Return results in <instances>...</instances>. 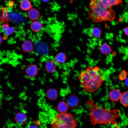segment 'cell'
I'll use <instances>...</instances> for the list:
<instances>
[{
    "mask_svg": "<svg viewBox=\"0 0 128 128\" xmlns=\"http://www.w3.org/2000/svg\"><path fill=\"white\" fill-rule=\"evenodd\" d=\"M90 107L89 119L92 125L111 124L118 128L117 118L121 117L118 109L109 110L102 107L95 103L93 100L86 102Z\"/></svg>",
    "mask_w": 128,
    "mask_h": 128,
    "instance_id": "obj_1",
    "label": "cell"
},
{
    "mask_svg": "<svg viewBox=\"0 0 128 128\" xmlns=\"http://www.w3.org/2000/svg\"><path fill=\"white\" fill-rule=\"evenodd\" d=\"M78 78L83 89L91 93L97 90L104 81L103 76L97 67H89L85 69L80 74Z\"/></svg>",
    "mask_w": 128,
    "mask_h": 128,
    "instance_id": "obj_2",
    "label": "cell"
},
{
    "mask_svg": "<svg viewBox=\"0 0 128 128\" xmlns=\"http://www.w3.org/2000/svg\"><path fill=\"white\" fill-rule=\"evenodd\" d=\"M88 14L90 18L95 22L112 21L116 17L115 13L112 7L106 5L101 0H91Z\"/></svg>",
    "mask_w": 128,
    "mask_h": 128,
    "instance_id": "obj_3",
    "label": "cell"
},
{
    "mask_svg": "<svg viewBox=\"0 0 128 128\" xmlns=\"http://www.w3.org/2000/svg\"><path fill=\"white\" fill-rule=\"evenodd\" d=\"M78 125L74 117L70 113H60L53 119L51 127L53 128H74Z\"/></svg>",
    "mask_w": 128,
    "mask_h": 128,
    "instance_id": "obj_4",
    "label": "cell"
},
{
    "mask_svg": "<svg viewBox=\"0 0 128 128\" xmlns=\"http://www.w3.org/2000/svg\"><path fill=\"white\" fill-rule=\"evenodd\" d=\"M35 47L36 51L40 54L46 55L48 53V49L47 46L42 42H36L35 44Z\"/></svg>",
    "mask_w": 128,
    "mask_h": 128,
    "instance_id": "obj_5",
    "label": "cell"
},
{
    "mask_svg": "<svg viewBox=\"0 0 128 128\" xmlns=\"http://www.w3.org/2000/svg\"><path fill=\"white\" fill-rule=\"evenodd\" d=\"M4 36L3 39L6 40L8 36L12 34L14 31V29L13 27H9L8 24H4L2 27Z\"/></svg>",
    "mask_w": 128,
    "mask_h": 128,
    "instance_id": "obj_6",
    "label": "cell"
},
{
    "mask_svg": "<svg viewBox=\"0 0 128 128\" xmlns=\"http://www.w3.org/2000/svg\"><path fill=\"white\" fill-rule=\"evenodd\" d=\"M122 94L119 90L114 89L110 91L109 96L110 99L113 101H117L119 100Z\"/></svg>",
    "mask_w": 128,
    "mask_h": 128,
    "instance_id": "obj_7",
    "label": "cell"
},
{
    "mask_svg": "<svg viewBox=\"0 0 128 128\" xmlns=\"http://www.w3.org/2000/svg\"><path fill=\"white\" fill-rule=\"evenodd\" d=\"M67 103L69 106L73 109L76 108L79 104L78 98L74 95H72L69 97Z\"/></svg>",
    "mask_w": 128,
    "mask_h": 128,
    "instance_id": "obj_8",
    "label": "cell"
},
{
    "mask_svg": "<svg viewBox=\"0 0 128 128\" xmlns=\"http://www.w3.org/2000/svg\"><path fill=\"white\" fill-rule=\"evenodd\" d=\"M15 119V121L18 124L23 125L26 122L27 117L26 115L23 113L19 112L16 114Z\"/></svg>",
    "mask_w": 128,
    "mask_h": 128,
    "instance_id": "obj_9",
    "label": "cell"
},
{
    "mask_svg": "<svg viewBox=\"0 0 128 128\" xmlns=\"http://www.w3.org/2000/svg\"><path fill=\"white\" fill-rule=\"evenodd\" d=\"M27 15L29 18L33 21L37 20L39 18L40 13L37 9L34 8H31L28 10Z\"/></svg>",
    "mask_w": 128,
    "mask_h": 128,
    "instance_id": "obj_10",
    "label": "cell"
},
{
    "mask_svg": "<svg viewBox=\"0 0 128 128\" xmlns=\"http://www.w3.org/2000/svg\"><path fill=\"white\" fill-rule=\"evenodd\" d=\"M46 94L47 98L49 100L52 101L56 100L58 96L57 91L54 88L49 89L47 92Z\"/></svg>",
    "mask_w": 128,
    "mask_h": 128,
    "instance_id": "obj_11",
    "label": "cell"
},
{
    "mask_svg": "<svg viewBox=\"0 0 128 128\" xmlns=\"http://www.w3.org/2000/svg\"><path fill=\"white\" fill-rule=\"evenodd\" d=\"M26 72L27 75L28 77L32 78L36 75L37 73V70L35 66L31 65L27 68Z\"/></svg>",
    "mask_w": 128,
    "mask_h": 128,
    "instance_id": "obj_12",
    "label": "cell"
},
{
    "mask_svg": "<svg viewBox=\"0 0 128 128\" xmlns=\"http://www.w3.org/2000/svg\"><path fill=\"white\" fill-rule=\"evenodd\" d=\"M20 7L22 10L26 11L32 8V6L29 0H22L20 3Z\"/></svg>",
    "mask_w": 128,
    "mask_h": 128,
    "instance_id": "obj_13",
    "label": "cell"
},
{
    "mask_svg": "<svg viewBox=\"0 0 128 128\" xmlns=\"http://www.w3.org/2000/svg\"><path fill=\"white\" fill-rule=\"evenodd\" d=\"M120 100L122 106L125 107H128V90L122 94Z\"/></svg>",
    "mask_w": 128,
    "mask_h": 128,
    "instance_id": "obj_14",
    "label": "cell"
},
{
    "mask_svg": "<svg viewBox=\"0 0 128 128\" xmlns=\"http://www.w3.org/2000/svg\"><path fill=\"white\" fill-rule=\"evenodd\" d=\"M102 2L107 6H112L121 4L122 0H101Z\"/></svg>",
    "mask_w": 128,
    "mask_h": 128,
    "instance_id": "obj_15",
    "label": "cell"
},
{
    "mask_svg": "<svg viewBox=\"0 0 128 128\" xmlns=\"http://www.w3.org/2000/svg\"><path fill=\"white\" fill-rule=\"evenodd\" d=\"M42 25L39 21L36 20L33 21L30 24V27L32 30L35 32L40 31L42 28Z\"/></svg>",
    "mask_w": 128,
    "mask_h": 128,
    "instance_id": "obj_16",
    "label": "cell"
},
{
    "mask_svg": "<svg viewBox=\"0 0 128 128\" xmlns=\"http://www.w3.org/2000/svg\"><path fill=\"white\" fill-rule=\"evenodd\" d=\"M67 104L64 101L60 102L57 106V108L60 113H64L67 112L69 108Z\"/></svg>",
    "mask_w": 128,
    "mask_h": 128,
    "instance_id": "obj_17",
    "label": "cell"
},
{
    "mask_svg": "<svg viewBox=\"0 0 128 128\" xmlns=\"http://www.w3.org/2000/svg\"><path fill=\"white\" fill-rule=\"evenodd\" d=\"M46 67L47 71L49 73H53L55 70L56 66L55 64L52 61L47 62L46 64Z\"/></svg>",
    "mask_w": 128,
    "mask_h": 128,
    "instance_id": "obj_18",
    "label": "cell"
},
{
    "mask_svg": "<svg viewBox=\"0 0 128 128\" xmlns=\"http://www.w3.org/2000/svg\"><path fill=\"white\" fill-rule=\"evenodd\" d=\"M32 45L29 41H26L23 44L22 48L23 50L25 52L30 51L32 49Z\"/></svg>",
    "mask_w": 128,
    "mask_h": 128,
    "instance_id": "obj_19",
    "label": "cell"
},
{
    "mask_svg": "<svg viewBox=\"0 0 128 128\" xmlns=\"http://www.w3.org/2000/svg\"><path fill=\"white\" fill-rule=\"evenodd\" d=\"M101 52L104 54H109L111 51V49L110 47L107 44H103L101 46Z\"/></svg>",
    "mask_w": 128,
    "mask_h": 128,
    "instance_id": "obj_20",
    "label": "cell"
},
{
    "mask_svg": "<svg viewBox=\"0 0 128 128\" xmlns=\"http://www.w3.org/2000/svg\"><path fill=\"white\" fill-rule=\"evenodd\" d=\"M91 33L92 35L95 37H98L100 36L101 31L100 29L96 27H94L91 29Z\"/></svg>",
    "mask_w": 128,
    "mask_h": 128,
    "instance_id": "obj_21",
    "label": "cell"
},
{
    "mask_svg": "<svg viewBox=\"0 0 128 128\" xmlns=\"http://www.w3.org/2000/svg\"><path fill=\"white\" fill-rule=\"evenodd\" d=\"M55 60L58 62L63 63L65 60V56L63 53H60L57 55L55 57Z\"/></svg>",
    "mask_w": 128,
    "mask_h": 128,
    "instance_id": "obj_22",
    "label": "cell"
},
{
    "mask_svg": "<svg viewBox=\"0 0 128 128\" xmlns=\"http://www.w3.org/2000/svg\"><path fill=\"white\" fill-rule=\"evenodd\" d=\"M127 74L128 73L125 70H122L119 73L118 78L121 81L124 80L127 78Z\"/></svg>",
    "mask_w": 128,
    "mask_h": 128,
    "instance_id": "obj_23",
    "label": "cell"
},
{
    "mask_svg": "<svg viewBox=\"0 0 128 128\" xmlns=\"http://www.w3.org/2000/svg\"><path fill=\"white\" fill-rule=\"evenodd\" d=\"M125 34L127 36H128V26L125 27L123 30Z\"/></svg>",
    "mask_w": 128,
    "mask_h": 128,
    "instance_id": "obj_24",
    "label": "cell"
},
{
    "mask_svg": "<svg viewBox=\"0 0 128 128\" xmlns=\"http://www.w3.org/2000/svg\"><path fill=\"white\" fill-rule=\"evenodd\" d=\"M125 83L126 85L128 87V77L125 80Z\"/></svg>",
    "mask_w": 128,
    "mask_h": 128,
    "instance_id": "obj_25",
    "label": "cell"
},
{
    "mask_svg": "<svg viewBox=\"0 0 128 128\" xmlns=\"http://www.w3.org/2000/svg\"><path fill=\"white\" fill-rule=\"evenodd\" d=\"M2 39L1 37L0 36V45L2 43Z\"/></svg>",
    "mask_w": 128,
    "mask_h": 128,
    "instance_id": "obj_26",
    "label": "cell"
},
{
    "mask_svg": "<svg viewBox=\"0 0 128 128\" xmlns=\"http://www.w3.org/2000/svg\"><path fill=\"white\" fill-rule=\"evenodd\" d=\"M44 2H47L49 0H42Z\"/></svg>",
    "mask_w": 128,
    "mask_h": 128,
    "instance_id": "obj_27",
    "label": "cell"
},
{
    "mask_svg": "<svg viewBox=\"0 0 128 128\" xmlns=\"http://www.w3.org/2000/svg\"></svg>",
    "mask_w": 128,
    "mask_h": 128,
    "instance_id": "obj_28",
    "label": "cell"
}]
</instances>
